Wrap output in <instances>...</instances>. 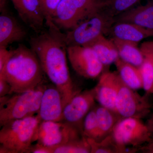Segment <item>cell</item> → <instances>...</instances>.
Wrapping results in <instances>:
<instances>
[{
	"instance_id": "29",
	"label": "cell",
	"mask_w": 153,
	"mask_h": 153,
	"mask_svg": "<svg viewBox=\"0 0 153 153\" xmlns=\"http://www.w3.org/2000/svg\"><path fill=\"white\" fill-rule=\"evenodd\" d=\"M12 94V88L8 82L4 78L0 77V97Z\"/></svg>"
},
{
	"instance_id": "25",
	"label": "cell",
	"mask_w": 153,
	"mask_h": 153,
	"mask_svg": "<svg viewBox=\"0 0 153 153\" xmlns=\"http://www.w3.org/2000/svg\"><path fill=\"white\" fill-rule=\"evenodd\" d=\"M82 134L86 137L93 139L97 141L99 140V128L95 106L91 110L84 119Z\"/></svg>"
},
{
	"instance_id": "20",
	"label": "cell",
	"mask_w": 153,
	"mask_h": 153,
	"mask_svg": "<svg viewBox=\"0 0 153 153\" xmlns=\"http://www.w3.org/2000/svg\"><path fill=\"white\" fill-rule=\"evenodd\" d=\"M121 80L134 90L143 88V80L140 67L127 63L119 58L114 63Z\"/></svg>"
},
{
	"instance_id": "12",
	"label": "cell",
	"mask_w": 153,
	"mask_h": 153,
	"mask_svg": "<svg viewBox=\"0 0 153 153\" xmlns=\"http://www.w3.org/2000/svg\"><path fill=\"white\" fill-rule=\"evenodd\" d=\"M120 81L117 71H105L94 87L96 100L99 104L116 113V101Z\"/></svg>"
},
{
	"instance_id": "18",
	"label": "cell",
	"mask_w": 153,
	"mask_h": 153,
	"mask_svg": "<svg viewBox=\"0 0 153 153\" xmlns=\"http://www.w3.org/2000/svg\"><path fill=\"white\" fill-rule=\"evenodd\" d=\"M96 53L99 59L104 66L114 63L119 58L116 46L111 38L102 35L87 45Z\"/></svg>"
},
{
	"instance_id": "9",
	"label": "cell",
	"mask_w": 153,
	"mask_h": 153,
	"mask_svg": "<svg viewBox=\"0 0 153 153\" xmlns=\"http://www.w3.org/2000/svg\"><path fill=\"white\" fill-rule=\"evenodd\" d=\"M83 136L79 129L64 121H42L37 132L36 141L46 146L54 147Z\"/></svg>"
},
{
	"instance_id": "14",
	"label": "cell",
	"mask_w": 153,
	"mask_h": 153,
	"mask_svg": "<svg viewBox=\"0 0 153 153\" xmlns=\"http://www.w3.org/2000/svg\"><path fill=\"white\" fill-rule=\"evenodd\" d=\"M27 32L13 15L6 10L0 15V48L20 42L26 38Z\"/></svg>"
},
{
	"instance_id": "24",
	"label": "cell",
	"mask_w": 153,
	"mask_h": 153,
	"mask_svg": "<svg viewBox=\"0 0 153 153\" xmlns=\"http://www.w3.org/2000/svg\"><path fill=\"white\" fill-rule=\"evenodd\" d=\"M87 140L90 146L91 153H120L111 134L100 141L90 138H87Z\"/></svg>"
},
{
	"instance_id": "1",
	"label": "cell",
	"mask_w": 153,
	"mask_h": 153,
	"mask_svg": "<svg viewBox=\"0 0 153 153\" xmlns=\"http://www.w3.org/2000/svg\"><path fill=\"white\" fill-rule=\"evenodd\" d=\"M45 25L46 29L31 37L29 44L44 73L61 93L64 108L81 91L75 88L69 73L65 33L61 32L52 19H46Z\"/></svg>"
},
{
	"instance_id": "30",
	"label": "cell",
	"mask_w": 153,
	"mask_h": 153,
	"mask_svg": "<svg viewBox=\"0 0 153 153\" xmlns=\"http://www.w3.org/2000/svg\"><path fill=\"white\" fill-rule=\"evenodd\" d=\"M11 54V49L7 48H0V71L3 70L4 66Z\"/></svg>"
},
{
	"instance_id": "26",
	"label": "cell",
	"mask_w": 153,
	"mask_h": 153,
	"mask_svg": "<svg viewBox=\"0 0 153 153\" xmlns=\"http://www.w3.org/2000/svg\"><path fill=\"white\" fill-rule=\"evenodd\" d=\"M140 0H107L104 9L114 17L134 7Z\"/></svg>"
},
{
	"instance_id": "19",
	"label": "cell",
	"mask_w": 153,
	"mask_h": 153,
	"mask_svg": "<svg viewBox=\"0 0 153 153\" xmlns=\"http://www.w3.org/2000/svg\"><path fill=\"white\" fill-rule=\"evenodd\" d=\"M144 60L140 68L145 94L153 95V41H145L140 47Z\"/></svg>"
},
{
	"instance_id": "21",
	"label": "cell",
	"mask_w": 153,
	"mask_h": 153,
	"mask_svg": "<svg viewBox=\"0 0 153 153\" xmlns=\"http://www.w3.org/2000/svg\"><path fill=\"white\" fill-rule=\"evenodd\" d=\"M117 49L119 56L121 60L131 65L140 67L144 60V55L138 47V43L111 38Z\"/></svg>"
},
{
	"instance_id": "7",
	"label": "cell",
	"mask_w": 153,
	"mask_h": 153,
	"mask_svg": "<svg viewBox=\"0 0 153 153\" xmlns=\"http://www.w3.org/2000/svg\"><path fill=\"white\" fill-rule=\"evenodd\" d=\"M120 153H128V147L139 148L152 139L147 126L142 119H121L111 133Z\"/></svg>"
},
{
	"instance_id": "23",
	"label": "cell",
	"mask_w": 153,
	"mask_h": 153,
	"mask_svg": "<svg viewBox=\"0 0 153 153\" xmlns=\"http://www.w3.org/2000/svg\"><path fill=\"white\" fill-rule=\"evenodd\" d=\"M52 148V153H91L90 145L87 138L84 136L64 144Z\"/></svg>"
},
{
	"instance_id": "33",
	"label": "cell",
	"mask_w": 153,
	"mask_h": 153,
	"mask_svg": "<svg viewBox=\"0 0 153 153\" xmlns=\"http://www.w3.org/2000/svg\"><path fill=\"white\" fill-rule=\"evenodd\" d=\"M8 0H0V12L7 10Z\"/></svg>"
},
{
	"instance_id": "28",
	"label": "cell",
	"mask_w": 153,
	"mask_h": 153,
	"mask_svg": "<svg viewBox=\"0 0 153 153\" xmlns=\"http://www.w3.org/2000/svg\"><path fill=\"white\" fill-rule=\"evenodd\" d=\"M27 153H52V149L37 143L31 146Z\"/></svg>"
},
{
	"instance_id": "15",
	"label": "cell",
	"mask_w": 153,
	"mask_h": 153,
	"mask_svg": "<svg viewBox=\"0 0 153 153\" xmlns=\"http://www.w3.org/2000/svg\"><path fill=\"white\" fill-rule=\"evenodd\" d=\"M15 9L23 22L36 33L44 30L46 17L40 0H21Z\"/></svg>"
},
{
	"instance_id": "13",
	"label": "cell",
	"mask_w": 153,
	"mask_h": 153,
	"mask_svg": "<svg viewBox=\"0 0 153 153\" xmlns=\"http://www.w3.org/2000/svg\"><path fill=\"white\" fill-rule=\"evenodd\" d=\"M63 107L62 96L55 85H47L37 114L42 121H62Z\"/></svg>"
},
{
	"instance_id": "2",
	"label": "cell",
	"mask_w": 153,
	"mask_h": 153,
	"mask_svg": "<svg viewBox=\"0 0 153 153\" xmlns=\"http://www.w3.org/2000/svg\"><path fill=\"white\" fill-rule=\"evenodd\" d=\"M44 73L37 55L31 48L19 44L11 54L0 77L9 82L12 94L31 90L44 83Z\"/></svg>"
},
{
	"instance_id": "16",
	"label": "cell",
	"mask_w": 153,
	"mask_h": 153,
	"mask_svg": "<svg viewBox=\"0 0 153 153\" xmlns=\"http://www.w3.org/2000/svg\"><path fill=\"white\" fill-rule=\"evenodd\" d=\"M108 35L111 38L139 43L144 39L153 37V29L130 23L116 22L110 29Z\"/></svg>"
},
{
	"instance_id": "5",
	"label": "cell",
	"mask_w": 153,
	"mask_h": 153,
	"mask_svg": "<svg viewBox=\"0 0 153 153\" xmlns=\"http://www.w3.org/2000/svg\"><path fill=\"white\" fill-rule=\"evenodd\" d=\"M99 0H62L52 18L61 30H70L80 22L104 9Z\"/></svg>"
},
{
	"instance_id": "3",
	"label": "cell",
	"mask_w": 153,
	"mask_h": 153,
	"mask_svg": "<svg viewBox=\"0 0 153 153\" xmlns=\"http://www.w3.org/2000/svg\"><path fill=\"white\" fill-rule=\"evenodd\" d=\"M38 115L10 121L0 130V153H27L37 140L41 123Z\"/></svg>"
},
{
	"instance_id": "10",
	"label": "cell",
	"mask_w": 153,
	"mask_h": 153,
	"mask_svg": "<svg viewBox=\"0 0 153 153\" xmlns=\"http://www.w3.org/2000/svg\"><path fill=\"white\" fill-rule=\"evenodd\" d=\"M67 54L71 67L79 76L95 79L103 72L104 65L90 47L69 46L67 47Z\"/></svg>"
},
{
	"instance_id": "17",
	"label": "cell",
	"mask_w": 153,
	"mask_h": 153,
	"mask_svg": "<svg viewBox=\"0 0 153 153\" xmlns=\"http://www.w3.org/2000/svg\"><path fill=\"white\" fill-rule=\"evenodd\" d=\"M114 23L124 22L153 29V1L144 5L133 7L114 17Z\"/></svg>"
},
{
	"instance_id": "22",
	"label": "cell",
	"mask_w": 153,
	"mask_h": 153,
	"mask_svg": "<svg viewBox=\"0 0 153 153\" xmlns=\"http://www.w3.org/2000/svg\"><path fill=\"white\" fill-rule=\"evenodd\" d=\"M95 109L99 128L98 141H100L111 134L115 126L121 118L116 113L100 105L95 106Z\"/></svg>"
},
{
	"instance_id": "8",
	"label": "cell",
	"mask_w": 153,
	"mask_h": 153,
	"mask_svg": "<svg viewBox=\"0 0 153 153\" xmlns=\"http://www.w3.org/2000/svg\"><path fill=\"white\" fill-rule=\"evenodd\" d=\"M150 96L146 94L141 95L121 80L116 101L117 113L121 119L134 117L143 119L147 117L152 112L153 105Z\"/></svg>"
},
{
	"instance_id": "4",
	"label": "cell",
	"mask_w": 153,
	"mask_h": 153,
	"mask_svg": "<svg viewBox=\"0 0 153 153\" xmlns=\"http://www.w3.org/2000/svg\"><path fill=\"white\" fill-rule=\"evenodd\" d=\"M47 86L43 83L31 90L0 97L1 127L10 121L37 114Z\"/></svg>"
},
{
	"instance_id": "27",
	"label": "cell",
	"mask_w": 153,
	"mask_h": 153,
	"mask_svg": "<svg viewBox=\"0 0 153 153\" xmlns=\"http://www.w3.org/2000/svg\"><path fill=\"white\" fill-rule=\"evenodd\" d=\"M62 0H40L41 7L45 14L46 19H52L58 5Z\"/></svg>"
},
{
	"instance_id": "35",
	"label": "cell",
	"mask_w": 153,
	"mask_h": 153,
	"mask_svg": "<svg viewBox=\"0 0 153 153\" xmlns=\"http://www.w3.org/2000/svg\"><path fill=\"white\" fill-rule=\"evenodd\" d=\"M99 1H102L106 2V1H105V0H99Z\"/></svg>"
},
{
	"instance_id": "6",
	"label": "cell",
	"mask_w": 153,
	"mask_h": 153,
	"mask_svg": "<svg viewBox=\"0 0 153 153\" xmlns=\"http://www.w3.org/2000/svg\"><path fill=\"white\" fill-rule=\"evenodd\" d=\"M114 23V18L103 9L65 33L67 47L85 46L100 36L108 35Z\"/></svg>"
},
{
	"instance_id": "11",
	"label": "cell",
	"mask_w": 153,
	"mask_h": 153,
	"mask_svg": "<svg viewBox=\"0 0 153 153\" xmlns=\"http://www.w3.org/2000/svg\"><path fill=\"white\" fill-rule=\"evenodd\" d=\"M95 101L94 88L79 91L64 107L63 121L76 127L82 134L83 121L87 114L94 107Z\"/></svg>"
},
{
	"instance_id": "31",
	"label": "cell",
	"mask_w": 153,
	"mask_h": 153,
	"mask_svg": "<svg viewBox=\"0 0 153 153\" xmlns=\"http://www.w3.org/2000/svg\"><path fill=\"white\" fill-rule=\"evenodd\" d=\"M139 152L144 153H153V138L139 148Z\"/></svg>"
},
{
	"instance_id": "32",
	"label": "cell",
	"mask_w": 153,
	"mask_h": 153,
	"mask_svg": "<svg viewBox=\"0 0 153 153\" xmlns=\"http://www.w3.org/2000/svg\"><path fill=\"white\" fill-rule=\"evenodd\" d=\"M152 110V112L150 116L149 117L147 120L146 124L150 132L152 138H153V102Z\"/></svg>"
},
{
	"instance_id": "34",
	"label": "cell",
	"mask_w": 153,
	"mask_h": 153,
	"mask_svg": "<svg viewBox=\"0 0 153 153\" xmlns=\"http://www.w3.org/2000/svg\"><path fill=\"white\" fill-rule=\"evenodd\" d=\"M15 8L16 7L19 5V3L21 2V0H12Z\"/></svg>"
}]
</instances>
